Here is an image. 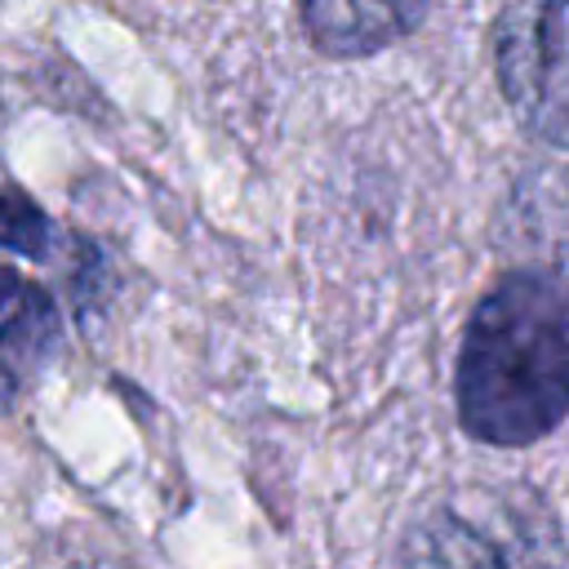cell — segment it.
I'll return each instance as SVG.
<instances>
[{"label": "cell", "instance_id": "6da1fadb", "mask_svg": "<svg viewBox=\"0 0 569 569\" xmlns=\"http://www.w3.org/2000/svg\"><path fill=\"white\" fill-rule=\"evenodd\" d=\"M458 422L471 440L520 449L569 418V280L542 267L502 276L471 311L458 369Z\"/></svg>", "mask_w": 569, "mask_h": 569}, {"label": "cell", "instance_id": "7a4b0ae2", "mask_svg": "<svg viewBox=\"0 0 569 569\" xmlns=\"http://www.w3.org/2000/svg\"><path fill=\"white\" fill-rule=\"evenodd\" d=\"M556 507L525 480L458 485L431 498L400 538V569H565Z\"/></svg>", "mask_w": 569, "mask_h": 569}, {"label": "cell", "instance_id": "3957f363", "mask_svg": "<svg viewBox=\"0 0 569 569\" xmlns=\"http://www.w3.org/2000/svg\"><path fill=\"white\" fill-rule=\"evenodd\" d=\"M493 76L538 142L569 147V0H516L493 22Z\"/></svg>", "mask_w": 569, "mask_h": 569}, {"label": "cell", "instance_id": "277c9868", "mask_svg": "<svg viewBox=\"0 0 569 569\" xmlns=\"http://www.w3.org/2000/svg\"><path fill=\"white\" fill-rule=\"evenodd\" d=\"M302 31L329 58H360L409 36L427 0H302Z\"/></svg>", "mask_w": 569, "mask_h": 569}, {"label": "cell", "instance_id": "5b68a950", "mask_svg": "<svg viewBox=\"0 0 569 569\" xmlns=\"http://www.w3.org/2000/svg\"><path fill=\"white\" fill-rule=\"evenodd\" d=\"M58 347V307L40 284H22L0 325V378L9 391L27 387Z\"/></svg>", "mask_w": 569, "mask_h": 569}, {"label": "cell", "instance_id": "8992f818", "mask_svg": "<svg viewBox=\"0 0 569 569\" xmlns=\"http://www.w3.org/2000/svg\"><path fill=\"white\" fill-rule=\"evenodd\" d=\"M0 244L22 253V258H49L53 249V222L44 209L13 187H0Z\"/></svg>", "mask_w": 569, "mask_h": 569}, {"label": "cell", "instance_id": "52a82bcc", "mask_svg": "<svg viewBox=\"0 0 569 569\" xmlns=\"http://www.w3.org/2000/svg\"><path fill=\"white\" fill-rule=\"evenodd\" d=\"M22 284H27V280H22L9 262H0V307H9V302L22 293Z\"/></svg>", "mask_w": 569, "mask_h": 569}]
</instances>
